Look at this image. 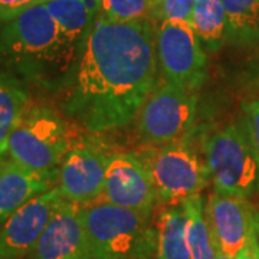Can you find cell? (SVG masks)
I'll return each instance as SVG.
<instances>
[{
  "label": "cell",
  "instance_id": "1",
  "mask_svg": "<svg viewBox=\"0 0 259 259\" xmlns=\"http://www.w3.org/2000/svg\"><path fill=\"white\" fill-rule=\"evenodd\" d=\"M151 22H114L98 15L90 28L69 111L93 133L127 125L157 87Z\"/></svg>",
  "mask_w": 259,
  "mask_h": 259
},
{
  "label": "cell",
  "instance_id": "2",
  "mask_svg": "<svg viewBox=\"0 0 259 259\" xmlns=\"http://www.w3.org/2000/svg\"><path fill=\"white\" fill-rule=\"evenodd\" d=\"M151 213L95 200L81 206V221L93 259H154Z\"/></svg>",
  "mask_w": 259,
  "mask_h": 259
},
{
  "label": "cell",
  "instance_id": "3",
  "mask_svg": "<svg viewBox=\"0 0 259 259\" xmlns=\"http://www.w3.org/2000/svg\"><path fill=\"white\" fill-rule=\"evenodd\" d=\"M203 148L214 190L242 199L259 192V154L243 118L210 134Z\"/></svg>",
  "mask_w": 259,
  "mask_h": 259
},
{
  "label": "cell",
  "instance_id": "4",
  "mask_svg": "<svg viewBox=\"0 0 259 259\" xmlns=\"http://www.w3.org/2000/svg\"><path fill=\"white\" fill-rule=\"evenodd\" d=\"M72 139L68 124L47 107H30L10 134L9 157L39 173H58Z\"/></svg>",
  "mask_w": 259,
  "mask_h": 259
},
{
  "label": "cell",
  "instance_id": "5",
  "mask_svg": "<svg viewBox=\"0 0 259 259\" xmlns=\"http://www.w3.org/2000/svg\"><path fill=\"white\" fill-rule=\"evenodd\" d=\"M140 158L147 166L157 202L163 206L180 204L200 194L210 180L206 161L199 157L189 137L154 146Z\"/></svg>",
  "mask_w": 259,
  "mask_h": 259
},
{
  "label": "cell",
  "instance_id": "6",
  "mask_svg": "<svg viewBox=\"0 0 259 259\" xmlns=\"http://www.w3.org/2000/svg\"><path fill=\"white\" fill-rule=\"evenodd\" d=\"M72 48L45 5L23 12L0 32V52L18 62H59Z\"/></svg>",
  "mask_w": 259,
  "mask_h": 259
},
{
  "label": "cell",
  "instance_id": "7",
  "mask_svg": "<svg viewBox=\"0 0 259 259\" xmlns=\"http://www.w3.org/2000/svg\"><path fill=\"white\" fill-rule=\"evenodd\" d=\"M197 94L161 81L137 114V130L144 141L161 146L189 137L196 120Z\"/></svg>",
  "mask_w": 259,
  "mask_h": 259
},
{
  "label": "cell",
  "instance_id": "8",
  "mask_svg": "<svg viewBox=\"0 0 259 259\" xmlns=\"http://www.w3.org/2000/svg\"><path fill=\"white\" fill-rule=\"evenodd\" d=\"M158 69L163 81L197 91L206 76V54L190 23L161 22L156 30Z\"/></svg>",
  "mask_w": 259,
  "mask_h": 259
},
{
  "label": "cell",
  "instance_id": "9",
  "mask_svg": "<svg viewBox=\"0 0 259 259\" xmlns=\"http://www.w3.org/2000/svg\"><path fill=\"white\" fill-rule=\"evenodd\" d=\"M64 202L59 187L54 186L13 213L0 228V255L5 259H22L30 255Z\"/></svg>",
  "mask_w": 259,
  "mask_h": 259
},
{
  "label": "cell",
  "instance_id": "10",
  "mask_svg": "<svg viewBox=\"0 0 259 259\" xmlns=\"http://www.w3.org/2000/svg\"><path fill=\"white\" fill-rule=\"evenodd\" d=\"M110 156L90 143L71 148L59 166L56 182L65 200L83 206L101 199Z\"/></svg>",
  "mask_w": 259,
  "mask_h": 259
},
{
  "label": "cell",
  "instance_id": "11",
  "mask_svg": "<svg viewBox=\"0 0 259 259\" xmlns=\"http://www.w3.org/2000/svg\"><path fill=\"white\" fill-rule=\"evenodd\" d=\"M101 200L139 212H153L154 204L158 203L157 193L139 154L112 153L110 156Z\"/></svg>",
  "mask_w": 259,
  "mask_h": 259
},
{
  "label": "cell",
  "instance_id": "12",
  "mask_svg": "<svg viewBox=\"0 0 259 259\" xmlns=\"http://www.w3.org/2000/svg\"><path fill=\"white\" fill-rule=\"evenodd\" d=\"M204 214L216 252L235 258L253 231V207L248 199L213 190L204 204Z\"/></svg>",
  "mask_w": 259,
  "mask_h": 259
},
{
  "label": "cell",
  "instance_id": "13",
  "mask_svg": "<svg viewBox=\"0 0 259 259\" xmlns=\"http://www.w3.org/2000/svg\"><path fill=\"white\" fill-rule=\"evenodd\" d=\"M32 259H93L81 221V206L65 200L51 219Z\"/></svg>",
  "mask_w": 259,
  "mask_h": 259
},
{
  "label": "cell",
  "instance_id": "14",
  "mask_svg": "<svg viewBox=\"0 0 259 259\" xmlns=\"http://www.w3.org/2000/svg\"><path fill=\"white\" fill-rule=\"evenodd\" d=\"M58 182V173H39L12 158L0 160V228L33 197L45 193Z\"/></svg>",
  "mask_w": 259,
  "mask_h": 259
},
{
  "label": "cell",
  "instance_id": "15",
  "mask_svg": "<svg viewBox=\"0 0 259 259\" xmlns=\"http://www.w3.org/2000/svg\"><path fill=\"white\" fill-rule=\"evenodd\" d=\"M154 228V259H192L187 242V221L182 203L161 207Z\"/></svg>",
  "mask_w": 259,
  "mask_h": 259
},
{
  "label": "cell",
  "instance_id": "16",
  "mask_svg": "<svg viewBox=\"0 0 259 259\" xmlns=\"http://www.w3.org/2000/svg\"><path fill=\"white\" fill-rule=\"evenodd\" d=\"M192 28L202 47L218 51L228 40V20L222 0H196Z\"/></svg>",
  "mask_w": 259,
  "mask_h": 259
},
{
  "label": "cell",
  "instance_id": "17",
  "mask_svg": "<svg viewBox=\"0 0 259 259\" xmlns=\"http://www.w3.org/2000/svg\"><path fill=\"white\" fill-rule=\"evenodd\" d=\"M29 95L25 88L10 78L9 75L0 74V154L8 153V141L15 127L26 114Z\"/></svg>",
  "mask_w": 259,
  "mask_h": 259
},
{
  "label": "cell",
  "instance_id": "18",
  "mask_svg": "<svg viewBox=\"0 0 259 259\" xmlns=\"http://www.w3.org/2000/svg\"><path fill=\"white\" fill-rule=\"evenodd\" d=\"M42 5H45L49 15L72 47L83 33H88L94 19L98 18L85 0H49Z\"/></svg>",
  "mask_w": 259,
  "mask_h": 259
},
{
  "label": "cell",
  "instance_id": "19",
  "mask_svg": "<svg viewBox=\"0 0 259 259\" xmlns=\"http://www.w3.org/2000/svg\"><path fill=\"white\" fill-rule=\"evenodd\" d=\"M228 20V40L259 45V0H222Z\"/></svg>",
  "mask_w": 259,
  "mask_h": 259
},
{
  "label": "cell",
  "instance_id": "20",
  "mask_svg": "<svg viewBox=\"0 0 259 259\" xmlns=\"http://www.w3.org/2000/svg\"><path fill=\"white\" fill-rule=\"evenodd\" d=\"M187 221V242L192 259H216L212 233L204 214V203L200 194L182 202Z\"/></svg>",
  "mask_w": 259,
  "mask_h": 259
},
{
  "label": "cell",
  "instance_id": "21",
  "mask_svg": "<svg viewBox=\"0 0 259 259\" xmlns=\"http://www.w3.org/2000/svg\"><path fill=\"white\" fill-rule=\"evenodd\" d=\"M104 18L114 22H151L153 0H101Z\"/></svg>",
  "mask_w": 259,
  "mask_h": 259
},
{
  "label": "cell",
  "instance_id": "22",
  "mask_svg": "<svg viewBox=\"0 0 259 259\" xmlns=\"http://www.w3.org/2000/svg\"><path fill=\"white\" fill-rule=\"evenodd\" d=\"M196 0H153V19L190 23Z\"/></svg>",
  "mask_w": 259,
  "mask_h": 259
},
{
  "label": "cell",
  "instance_id": "23",
  "mask_svg": "<svg viewBox=\"0 0 259 259\" xmlns=\"http://www.w3.org/2000/svg\"><path fill=\"white\" fill-rule=\"evenodd\" d=\"M243 121L248 128L249 137L259 154V97L243 104Z\"/></svg>",
  "mask_w": 259,
  "mask_h": 259
},
{
  "label": "cell",
  "instance_id": "24",
  "mask_svg": "<svg viewBox=\"0 0 259 259\" xmlns=\"http://www.w3.org/2000/svg\"><path fill=\"white\" fill-rule=\"evenodd\" d=\"M42 3L44 0H0V22L8 23L23 12Z\"/></svg>",
  "mask_w": 259,
  "mask_h": 259
},
{
  "label": "cell",
  "instance_id": "25",
  "mask_svg": "<svg viewBox=\"0 0 259 259\" xmlns=\"http://www.w3.org/2000/svg\"><path fill=\"white\" fill-rule=\"evenodd\" d=\"M235 259H259V245L255 236V229L250 233L249 241L238 252Z\"/></svg>",
  "mask_w": 259,
  "mask_h": 259
},
{
  "label": "cell",
  "instance_id": "26",
  "mask_svg": "<svg viewBox=\"0 0 259 259\" xmlns=\"http://www.w3.org/2000/svg\"><path fill=\"white\" fill-rule=\"evenodd\" d=\"M253 229H255V236L259 245V209H253Z\"/></svg>",
  "mask_w": 259,
  "mask_h": 259
},
{
  "label": "cell",
  "instance_id": "27",
  "mask_svg": "<svg viewBox=\"0 0 259 259\" xmlns=\"http://www.w3.org/2000/svg\"><path fill=\"white\" fill-rule=\"evenodd\" d=\"M216 259H235V258L228 256V255H225V253H222V252H216Z\"/></svg>",
  "mask_w": 259,
  "mask_h": 259
},
{
  "label": "cell",
  "instance_id": "28",
  "mask_svg": "<svg viewBox=\"0 0 259 259\" xmlns=\"http://www.w3.org/2000/svg\"><path fill=\"white\" fill-rule=\"evenodd\" d=\"M2 158H3V156H2V154H0V160H2Z\"/></svg>",
  "mask_w": 259,
  "mask_h": 259
},
{
  "label": "cell",
  "instance_id": "29",
  "mask_svg": "<svg viewBox=\"0 0 259 259\" xmlns=\"http://www.w3.org/2000/svg\"><path fill=\"white\" fill-rule=\"evenodd\" d=\"M0 259H5V258H3V256H2V255H0Z\"/></svg>",
  "mask_w": 259,
  "mask_h": 259
},
{
  "label": "cell",
  "instance_id": "30",
  "mask_svg": "<svg viewBox=\"0 0 259 259\" xmlns=\"http://www.w3.org/2000/svg\"><path fill=\"white\" fill-rule=\"evenodd\" d=\"M45 2H49V0H44V3H45Z\"/></svg>",
  "mask_w": 259,
  "mask_h": 259
}]
</instances>
